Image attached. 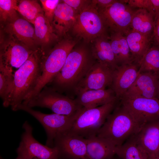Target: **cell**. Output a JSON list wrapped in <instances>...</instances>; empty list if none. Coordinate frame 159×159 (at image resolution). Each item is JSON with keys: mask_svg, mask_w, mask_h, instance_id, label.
<instances>
[{"mask_svg": "<svg viewBox=\"0 0 159 159\" xmlns=\"http://www.w3.org/2000/svg\"><path fill=\"white\" fill-rule=\"evenodd\" d=\"M91 50L84 47L74 48L60 71L49 83L61 93L74 91L95 62Z\"/></svg>", "mask_w": 159, "mask_h": 159, "instance_id": "obj_1", "label": "cell"}, {"mask_svg": "<svg viewBox=\"0 0 159 159\" xmlns=\"http://www.w3.org/2000/svg\"><path fill=\"white\" fill-rule=\"evenodd\" d=\"M43 55L42 51L36 50L15 72L9 99V105L13 111H16L35 87L41 74Z\"/></svg>", "mask_w": 159, "mask_h": 159, "instance_id": "obj_2", "label": "cell"}, {"mask_svg": "<svg viewBox=\"0 0 159 159\" xmlns=\"http://www.w3.org/2000/svg\"><path fill=\"white\" fill-rule=\"evenodd\" d=\"M143 125L120 103L109 115L97 136L107 140L116 147L135 134Z\"/></svg>", "mask_w": 159, "mask_h": 159, "instance_id": "obj_3", "label": "cell"}, {"mask_svg": "<svg viewBox=\"0 0 159 159\" xmlns=\"http://www.w3.org/2000/svg\"><path fill=\"white\" fill-rule=\"evenodd\" d=\"M77 42L70 38L64 39L59 42L46 54L43 55L41 74L35 87L27 97L25 101L36 95L51 82L61 70L69 54Z\"/></svg>", "mask_w": 159, "mask_h": 159, "instance_id": "obj_4", "label": "cell"}, {"mask_svg": "<svg viewBox=\"0 0 159 159\" xmlns=\"http://www.w3.org/2000/svg\"><path fill=\"white\" fill-rule=\"evenodd\" d=\"M117 101L93 108H82L69 131L86 139L97 136L107 117L117 105Z\"/></svg>", "mask_w": 159, "mask_h": 159, "instance_id": "obj_5", "label": "cell"}, {"mask_svg": "<svg viewBox=\"0 0 159 159\" xmlns=\"http://www.w3.org/2000/svg\"><path fill=\"white\" fill-rule=\"evenodd\" d=\"M22 104L31 108L39 107L47 108L54 113L66 115H74L82 108L75 99L46 86L36 95Z\"/></svg>", "mask_w": 159, "mask_h": 159, "instance_id": "obj_6", "label": "cell"}, {"mask_svg": "<svg viewBox=\"0 0 159 159\" xmlns=\"http://www.w3.org/2000/svg\"><path fill=\"white\" fill-rule=\"evenodd\" d=\"M22 110L29 113L42 125L46 132L47 139L46 145L51 148L54 147V138L58 134L69 130L80 110L73 115H66L53 113L44 114L34 110L32 108L21 104L16 111Z\"/></svg>", "mask_w": 159, "mask_h": 159, "instance_id": "obj_7", "label": "cell"}, {"mask_svg": "<svg viewBox=\"0 0 159 159\" xmlns=\"http://www.w3.org/2000/svg\"><path fill=\"white\" fill-rule=\"evenodd\" d=\"M71 29L74 35L87 43L106 34V29L103 21L92 3L78 14Z\"/></svg>", "mask_w": 159, "mask_h": 159, "instance_id": "obj_8", "label": "cell"}, {"mask_svg": "<svg viewBox=\"0 0 159 159\" xmlns=\"http://www.w3.org/2000/svg\"><path fill=\"white\" fill-rule=\"evenodd\" d=\"M132 8L122 0H117L106 8L97 10L106 29L125 34L130 30L135 11Z\"/></svg>", "mask_w": 159, "mask_h": 159, "instance_id": "obj_9", "label": "cell"}, {"mask_svg": "<svg viewBox=\"0 0 159 159\" xmlns=\"http://www.w3.org/2000/svg\"><path fill=\"white\" fill-rule=\"evenodd\" d=\"M22 128L24 131L16 150L18 155L25 159H59L57 148L44 145L36 140L32 135L33 128L27 121Z\"/></svg>", "mask_w": 159, "mask_h": 159, "instance_id": "obj_10", "label": "cell"}, {"mask_svg": "<svg viewBox=\"0 0 159 159\" xmlns=\"http://www.w3.org/2000/svg\"><path fill=\"white\" fill-rule=\"evenodd\" d=\"M120 103L140 123L159 120V100L124 96Z\"/></svg>", "mask_w": 159, "mask_h": 159, "instance_id": "obj_11", "label": "cell"}, {"mask_svg": "<svg viewBox=\"0 0 159 159\" xmlns=\"http://www.w3.org/2000/svg\"><path fill=\"white\" fill-rule=\"evenodd\" d=\"M54 144L58 150L59 159H88L86 139L69 130L57 135Z\"/></svg>", "mask_w": 159, "mask_h": 159, "instance_id": "obj_12", "label": "cell"}, {"mask_svg": "<svg viewBox=\"0 0 159 159\" xmlns=\"http://www.w3.org/2000/svg\"><path fill=\"white\" fill-rule=\"evenodd\" d=\"M36 50L8 37L1 42L0 65L19 68Z\"/></svg>", "mask_w": 159, "mask_h": 159, "instance_id": "obj_13", "label": "cell"}, {"mask_svg": "<svg viewBox=\"0 0 159 159\" xmlns=\"http://www.w3.org/2000/svg\"><path fill=\"white\" fill-rule=\"evenodd\" d=\"M113 71L97 61L92 67L78 85L79 90H98L111 86Z\"/></svg>", "mask_w": 159, "mask_h": 159, "instance_id": "obj_14", "label": "cell"}, {"mask_svg": "<svg viewBox=\"0 0 159 159\" xmlns=\"http://www.w3.org/2000/svg\"><path fill=\"white\" fill-rule=\"evenodd\" d=\"M125 95L159 100V74L152 72L139 73Z\"/></svg>", "mask_w": 159, "mask_h": 159, "instance_id": "obj_15", "label": "cell"}, {"mask_svg": "<svg viewBox=\"0 0 159 159\" xmlns=\"http://www.w3.org/2000/svg\"><path fill=\"white\" fill-rule=\"evenodd\" d=\"M138 65L135 63L118 66L113 71L110 88L117 99L126 93L139 74Z\"/></svg>", "mask_w": 159, "mask_h": 159, "instance_id": "obj_16", "label": "cell"}, {"mask_svg": "<svg viewBox=\"0 0 159 159\" xmlns=\"http://www.w3.org/2000/svg\"><path fill=\"white\" fill-rule=\"evenodd\" d=\"M135 136L149 157L159 156V120L143 124Z\"/></svg>", "mask_w": 159, "mask_h": 159, "instance_id": "obj_17", "label": "cell"}, {"mask_svg": "<svg viewBox=\"0 0 159 159\" xmlns=\"http://www.w3.org/2000/svg\"><path fill=\"white\" fill-rule=\"evenodd\" d=\"M4 30L8 37L34 50V28L24 19L18 18L5 24Z\"/></svg>", "mask_w": 159, "mask_h": 159, "instance_id": "obj_18", "label": "cell"}, {"mask_svg": "<svg viewBox=\"0 0 159 159\" xmlns=\"http://www.w3.org/2000/svg\"><path fill=\"white\" fill-rule=\"evenodd\" d=\"M75 99L82 107L89 109L96 107L117 100L111 88L98 90H79L75 92Z\"/></svg>", "mask_w": 159, "mask_h": 159, "instance_id": "obj_19", "label": "cell"}, {"mask_svg": "<svg viewBox=\"0 0 159 159\" xmlns=\"http://www.w3.org/2000/svg\"><path fill=\"white\" fill-rule=\"evenodd\" d=\"M78 14L63 1L59 2L55 10L52 23L55 32L59 36L65 35L72 28Z\"/></svg>", "mask_w": 159, "mask_h": 159, "instance_id": "obj_20", "label": "cell"}, {"mask_svg": "<svg viewBox=\"0 0 159 159\" xmlns=\"http://www.w3.org/2000/svg\"><path fill=\"white\" fill-rule=\"evenodd\" d=\"M106 34L93 40L91 49L92 56L97 61L114 71L117 67L114 55Z\"/></svg>", "mask_w": 159, "mask_h": 159, "instance_id": "obj_21", "label": "cell"}, {"mask_svg": "<svg viewBox=\"0 0 159 159\" xmlns=\"http://www.w3.org/2000/svg\"><path fill=\"white\" fill-rule=\"evenodd\" d=\"M86 140L88 159H109L115 155L116 147L106 139L96 136Z\"/></svg>", "mask_w": 159, "mask_h": 159, "instance_id": "obj_22", "label": "cell"}, {"mask_svg": "<svg viewBox=\"0 0 159 159\" xmlns=\"http://www.w3.org/2000/svg\"><path fill=\"white\" fill-rule=\"evenodd\" d=\"M125 35L133 62L138 65L150 48V37L132 30Z\"/></svg>", "mask_w": 159, "mask_h": 159, "instance_id": "obj_23", "label": "cell"}, {"mask_svg": "<svg viewBox=\"0 0 159 159\" xmlns=\"http://www.w3.org/2000/svg\"><path fill=\"white\" fill-rule=\"evenodd\" d=\"M124 34L118 32H111L110 42L117 65L133 62L130 49Z\"/></svg>", "mask_w": 159, "mask_h": 159, "instance_id": "obj_24", "label": "cell"}, {"mask_svg": "<svg viewBox=\"0 0 159 159\" xmlns=\"http://www.w3.org/2000/svg\"><path fill=\"white\" fill-rule=\"evenodd\" d=\"M34 25L36 44L45 46L58 38L57 35L44 14H41L37 17Z\"/></svg>", "mask_w": 159, "mask_h": 159, "instance_id": "obj_25", "label": "cell"}, {"mask_svg": "<svg viewBox=\"0 0 159 159\" xmlns=\"http://www.w3.org/2000/svg\"><path fill=\"white\" fill-rule=\"evenodd\" d=\"M115 153L120 159H148L149 157L138 143L135 134L116 147Z\"/></svg>", "mask_w": 159, "mask_h": 159, "instance_id": "obj_26", "label": "cell"}, {"mask_svg": "<svg viewBox=\"0 0 159 159\" xmlns=\"http://www.w3.org/2000/svg\"><path fill=\"white\" fill-rule=\"evenodd\" d=\"M154 18L146 9H139L135 11L131 22L132 30L150 37L154 27Z\"/></svg>", "mask_w": 159, "mask_h": 159, "instance_id": "obj_27", "label": "cell"}, {"mask_svg": "<svg viewBox=\"0 0 159 159\" xmlns=\"http://www.w3.org/2000/svg\"><path fill=\"white\" fill-rule=\"evenodd\" d=\"M12 70L11 68L0 65V96L5 107L9 106V99L14 79Z\"/></svg>", "mask_w": 159, "mask_h": 159, "instance_id": "obj_28", "label": "cell"}, {"mask_svg": "<svg viewBox=\"0 0 159 159\" xmlns=\"http://www.w3.org/2000/svg\"><path fill=\"white\" fill-rule=\"evenodd\" d=\"M138 65L139 73L152 72L159 74V47L155 46L150 48Z\"/></svg>", "mask_w": 159, "mask_h": 159, "instance_id": "obj_29", "label": "cell"}, {"mask_svg": "<svg viewBox=\"0 0 159 159\" xmlns=\"http://www.w3.org/2000/svg\"><path fill=\"white\" fill-rule=\"evenodd\" d=\"M17 11L24 19L33 24L37 17L41 14H44L42 8L36 0L19 1Z\"/></svg>", "mask_w": 159, "mask_h": 159, "instance_id": "obj_30", "label": "cell"}, {"mask_svg": "<svg viewBox=\"0 0 159 159\" xmlns=\"http://www.w3.org/2000/svg\"><path fill=\"white\" fill-rule=\"evenodd\" d=\"M18 2L15 0H0L1 22L5 24L19 17L16 12Z\"/></svg>", "mask_w": 159, "mask_h": 159, "instance_id": "obj_31", "label": "cell"}, {"mask_svg": "<svg viewBox=\"0 0 159 159\" xmlns=\"http://www.w3.org/2000/svg\"><path fill=\"white\" fill-rule=\"evenodd\" d=\"M59 0H41L42 8L45 17L51 24L55 10L60 2Z\"/></svg>", "mask_w": 159, "mask_h": 159, "instance_id": "obj_32", "label": "cell"}, {"mask_svg": "<svg viewBox=\"0 0 159 159\" xmlns=\"http://www.w3.org/2000/svg\"><path fill=\"white\" fill-rule=\"evenodd\" d=\"M123 2L132 8H138L147 10L151 14L153 12V4L152 0H123Z\"/></svg>", "mask_w": 159, "mask_h": 159, "instance_id": "obj_33", "label": "cell"}, {"mask_svg": "<svg viewBox=\"0 0 159 159\" xmlns=\"http://www.w3.org/2000/svg\"><path fill=\"white\" fill-rule=\"evenodd\" d=\"M62 1L72 8L78 14L92 3V0H63Z\"/></svg>", "mask_w": 159, "mask_h": 159, "instance_id": "obj_34", "label": "cell"}, {"mask_svg": "<svg viewBox=\"0 0 159 159\" xmlns=\"http://www.w3.org/2000/svg\"><path fill=\"white\" fill-rule=\"evenodd\" d=\"M152 37L156 46L159 47V12L154 18Z\"/></svg>", "mask_w": 159, "mask_h": 159, "instance_id": "obj_35", "label": "cell"}, {"mask_svg": "<svg viewBox=\"0 0 159 159\" xmlns=\"http://www.w3.org/2000/svg\"><path fill=\"white\" fill-rule=\"evenodd\" d=\"M116 0H93L92 5L98 10L104 9L116 1Z\"/></svg>", "mask_w": 159, "mask_h": 159, "instance_id": "obj_36", "label": "cell"}, {"mask_svg": "<svg viewBox=\"0 0 159 159\" xmlns=\"http://www.w3.org/2000/svg\"><path fill=\"white\" fill-rule=\"evenodd\" d=\"M109 159H120L116 154Z\"/></svg>", "mask_w": 159, "mask_h": 159, "instance_id": "obj_37", "label": "cell"}, {"mask_svg": "<svg viewBox=\"0 0 159 159\" xmlns=\"http://www.w3.org/2000/svg\"><path fill=\"white\" fill-rule=\"evenodd\" d=\"M148 159H159V156L154 157H149Z\"/></svg>", "mask_w": 159, "mask_h": 159, "instance_id": "obj_38", "label": "cell"}, {"mask_svg": "<svg viewBox=\"0 0 159 159\" xmlns=\"http://www.w3.org/2000/svg\"><path fill=\"white\" fill-rule=\"evenodd\" d=\"M16 159H25L23 157L20 155H18V156Z\"/></svg>", "mask_w": 159, "mask_h": 159, "instance_id": "obj_39", "label": "cell"}]
</instances>
